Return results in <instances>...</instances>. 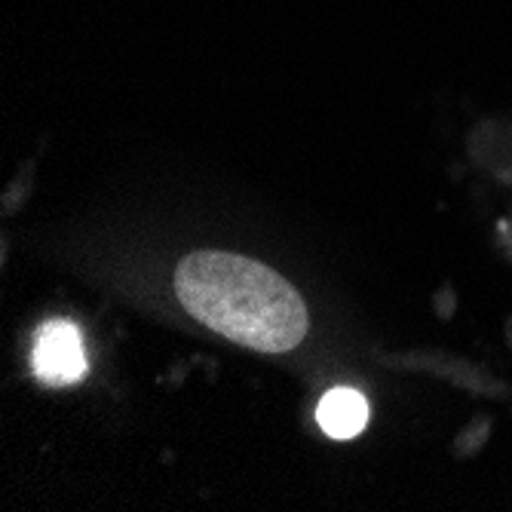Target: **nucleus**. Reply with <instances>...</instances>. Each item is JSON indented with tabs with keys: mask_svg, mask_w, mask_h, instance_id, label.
Masks as SVG:
<instances>
[{
	"mask_svg": "<svg viewBox=\"0 0 512 512\" xmlns=\"http://www.w3.org/2000/svg\"><path fill=\"white\" fill-rule=\"evenodd\" d=\"M175 295L206 329L261 353H289L310 329L301 295L279 273L243 255L194 252L181 258Z\"/></svg>",
	"mask_w": 512,
	"mask_h": 512,
	"instance_id": "nucleus-1",
	"label": "nucleus"
},
{
	"mask_svg": "<svg viewBox=\"0 0 512 512\" xmlns=\"http://www.w3.org/2000/svg\"><path fill=\"white\" fill-rule=\"evenodd\" d=\"M86 350L77 325L68 319H53L37 332L34 341V371L46 384H74L86 375Z\"/></svg>",
	"mask_w": 512,
	"mask_h": 512,
	"instance_id": "nucleus-2",
	"label": "nucleus"
},
{
	"mask_svg": "<svg viewBox=\"0 0 512 512\" xmlns=\"http://www.w3.org/2000/svg\"><path fill=\"white\" fill-rule=\"evenodd\" d=\"M316 421L335 439H353L356 433H362L368 421V402L356 390H347V387L332 390L322 396L316 408Z\"/></svg>",
	"mask_w": 512,
	"mask_h": 512,
	"instance_id": "nucleus-3",
	"label": "nucleus"
}]
</instances>
